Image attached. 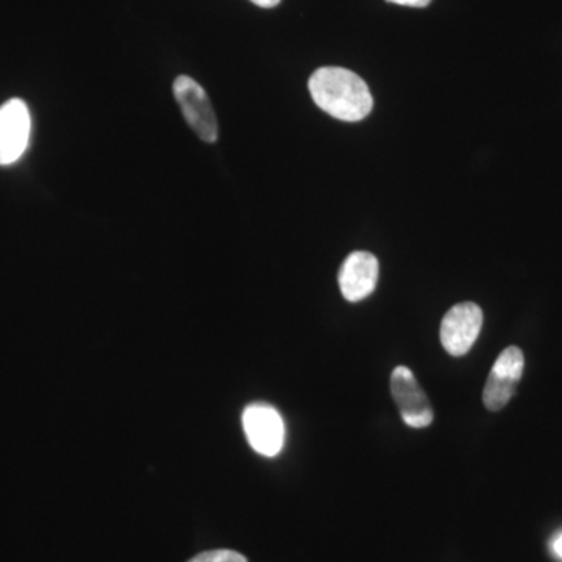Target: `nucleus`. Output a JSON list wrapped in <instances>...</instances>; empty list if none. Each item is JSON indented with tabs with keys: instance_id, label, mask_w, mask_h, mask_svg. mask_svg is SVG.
<instances>
[{
	"instance_id": "423d86ee",
	"label": "nucleus",
	"mask_w": 562,
	"mask_h": 562,
	"mask_svg": "<svg viewBox=\"0 0 562 562\" xmlns=\"http://www.w3.org/2000/svg\"><path fill=\"white\" fill-rule=\"evenodd\" d=\"M32 117L27 103L11 99L0 106V166L13 165L27 150Z\"/></svg>"
},
{
	"instance_id": "39448f33",
	"label": "nucleus",
	"mask_w": 562,
	"mask_h": 562,
	"mask_svg": "<svg viewBox=\"0 0 562 562\" xmlns=\"http://www.w3.org/2000/svg\"><path fill=\"white\" fill-rule=\"evenodd\" d=\"M391 392L403 422L412 428H427L435 419L432 406L419 382L405 366H398L391 375Z\"/></svg>"
},
{
	"instance_id": "9d476101",
	"label": "nucleus",
	"mask_w": 562,
	"mask_h": 562,
	"mask_svg": "<svg viewBox=\"0 0 562 562\" xmlns=\"http://www.w3.org/2000/svg\"><path fill=\"white\" fill-rule=\"evenodd\" d=\"M386 2L402 7H414V9H425V7L430 5L431 0H386Z\"/></svg>"
},
{
	"instance_id": "9b49d317",
	"label": "nucleus",
	"mask_w": 562,
	"mask_h": 562,
	"mask_svg": "<svg viewBox=\"0 0 562 562\" xmlns=\"http://www.w3.org/2000/svg\"><path fill=\"white\" fill-rule=\"evenodd\" d=\"M255 5L261 7V9H273V7L279 5L281 0H250Z\"/></svg>"
},
{
	"instance_id": "f8f14e48",
	"label": "nucleus",
	"mask_w": 562,
	"mask_h": 562,
	"mask_svg": "<svg viewBox=\"0 0 562 562\" xmlns=\"http://www.w3.org/2000/svg\"><path fill=\"white\" fill-rule=\"evenodd\" d=\"M553 550H554V553H557L558 557H560L562 560V535L558 536V538L554 539Z\"/></svg>"
},
{
	"instance_id": "0eeeda50",
	"label": "nucleus",
	"mask_w": 562,
	"mask_h": 562,
	"mask_svg": "<svg viewBox=\"0 0 562 562\" xmlns=\"http://www.w3.org/2000/svg\"><path fill=\"white\" fill-rule=\"evenodd\" d=\"M483 312L476 303H458L443 316L441 342L447 353L462 357L472 349L482 331Z\"/></svg>"
},
{
	"instance_id": "f257e3e1",
	"label": "nucleus",
	"mask_w": 562,
	"mask_h": 562,
	"mask_svg": "<svg viewBox=\"0 0 562 562\" xmlns=\"http://www.w3.org/2000/svg\"><path fill=\"white\" fill-rule=\"evenodd\" d=\"M308 88L316 105L336 120L358 122L372 111L373 98L368 83L349 69L336 66L317 69L310 77Z\"/></svg>"
},
{
	"instance_id": "7ed1b4c3",
	"label": "nucleus",
	"mask_w": 562,
	"mask_h": 562,
	"mask_svg": "<svg viewBox=\"0 0 562 562\" xmlns=\"http://www.w3.org/2000/svg\"><path fill=\"white\" fill-rule=\"evenodd\" d=\"M244 431L255 452L277 457L284 446V422L280 413L266 403H254L243 414Z\"/></svg>"
},
{
	"instance_id": "20e7f679",
	"label": "nucleus",
	"mask_w": 562,
	"mask_h": 562,
	"mask_svg": "<svg viewBox=\"0 0 562 562\" xmlns=\"http://www.w3.org/2000/svg\"><path fill=\"white\" fill-rule=\"evenodd\" d=\"M525 358L519 347H508L492 366L483 402L490 412H501L516 394L517 384L522 379Z\"/></svg>"
},
{
	"instance_id": "6e6552de",
	"label": "nucleus",
	"mask_w": 562,
	"mask_h": 562,
	"mask_svg": "<svg viewBox=\"0 0 562 562\" xmlns=\"http://www.w3.org/2000/svg\"><path fill=\"white\" fill-rule=\"evenodd\" d=\"M379 260L369 251H353L342 262L339 286L346 301L360 302L375 291Z\"/></svg>"
},
{
	"instance_id": "f03ea898",
	"label": "nucleus",
	"mask_w": 562,
	"mask_h": 562,
	"mask_svg": "<svg viewBox=\"0 0 562 562\" xmlns=\"http://www.w3.org/2000/svg\"><path fill=\"white\" fill-rule=\"evenodd\" d=\"M173 95L188 125L205 143H216L220 135L216 114L209 94L191 77L180 76L173 81Z\"/></svg>"
},
{
	"instance_id": "1a4fd4ad",
	"label": "nucleus",
	"mask_w": 562,
	"mask_h": 562,
	"mask_svg": "<svg viewBox=\"0 0 562 562\" xmlns=\"http://www.w3.org/2000/svg\"><path fill=\"white\" fill-rule=\"evenodd\" d=\"M190 562H247L241 553L233 552V550H211L198 554Z\"/></svg>"
}]
</instances>
